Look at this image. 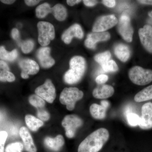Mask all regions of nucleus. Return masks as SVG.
<instances>
[{"instance_id":"0eeeda50","label":"nucleus","mask_w":152,"mask_h":152,"mask_svg":"<svg viewBox=\"0 0 152 152\" xmlns=\"http://www.w3.org/2000/svg\"><path fill=\"white\" fill-rule=\"evenodd\" d=\"M35 92L36 95L49 103H52L56 96V88L50 79H48L43 84L37 87Z\"/></svg>"},{"instance_id":"f3484780","label":"nucleus","mask_w":152,"mask_h":152,"mask_svg":"<svg viewBox=\"0 0 152 152\" xmlns=\"http://www.w3.org/2000/svg\"><path fill=\"white\" fill-rule=\"evenodd\" d=\"M64 139L61 135H58L54 138L47 137L44 140L46 146L54 151H59L64 144Z\"/></svg>"},{"instance_id":"f03ea898","label":"nucleus","mask_w":152,"mask_h":152,"mask_svg":"<svg viewBox=\"0 0 152 152\" xmlns=\"http://www.w3.org/2000/svg\"><path fill=\"white\" fill-rule=\"evenodd\" d=\"M69 65V69L64 75V80L68 84H75L80 81L84 75L86 67V60L83 57L76 56L71 58Z\"/></svg>"},{"instance_id":"58836bf2","label":"nucleus","mask_w":152,"mask_h":152,"mask_svg":"<svg viewBox=\"0 0 152 152\" xmlns=\"http://www.w3.org/2000/svg\"><path fill=\"white\" fill-rule=\"evenodd\" d=\"M25 3L28 6L32 7L38 4L40 2V1L38 0H25Z\"/></svg>"},{"instance_id":"c9c22d12","label":"nucleus","mask_w":152,"mask_h":152,"mask_svg":"<svg viewBox=\"0 0 152 152\" xmlns=\"http://www.w3.org/2000/svg\"><path fill=\"white\" fill-rule=\"evenodd\" d=\"M11 36L15 40H18L20 37V32L17 28H13L11 32Z\"/></svg>"},{"instance_id":"4c0bfd02","label":"nucleus","mask_w":152,"mask_h":152,"mask_svg":"<svg viewBox=\"0 0 152 152\" xmlns=\"http://www.w3.org/2000/svg\"><path fill=\"white\" fill-rule=\"evenodd\" d=\"M10 69L8 65L6 62L0 60V70L10 71Z\"/></svg>"},{"instance_id":"412c9836","label":"nucleus","mask_w":152,"mask_h":152,"mask_svg":"<svg viewBox=\"0 0 152 152\" xmlns=\"http://www.w3.org/2000/svg\"><path fill=\"white\" fill-rule=\"evenodd\" d=\"M25 121L29 129L33 132L37 131L44 125L42 121L31 115H27L26 116Z\"/></svg>"},{"instance_id":"72a5a7b5","label":"nucleus","mask_w":152,"mask_h":152,"mask_svg":"<svg viewBox=\"0 0 152 152\" xmlns=\"http://www.w3.org/2000/svg\"><path fill=\"white\" fill-rule=\"evenodd\" d=\"M8 137L5 131L0 132V152H4V145Z\"/></svg>"},{"instance_id":"4be33fe9","label":"nucleus","mask_w":152,"mask_h":152,"mask_svg":"<svg viewBox=\"0 0 152 152\" xmlns=\"http://www.w3.org/2000/svg\"><path fill=\"white\" fill-rule=\"evenodd\" d=\"M134 100L137 102H141L152 99V85L145 88L135 96Z\"/></svg>"},{"instance_id":"6ab92c4d","label":"nucleus","mask_w":152,"mask_h":152,"mask_svg":"<svg viewBox=\"0 0 152 152\" xmlns=\"http://www.w3.org/2000/svg\"><path fill=\"white\" fill-rule=\"evenodd\" d=\"M107 108L102 105L93 104L90 107V111L92 116L97 120H102L105 118Z\"/></svg>"},{"instance_id":"dca6fc26","label":"nucleus","mask_w":152,"mask_h":152,"mask_svg":"<svg viewBox=\"0 0 152 152\" xmlns=\"http://www.w3.org/2000/svg\"><path fill=\"white\" fill-rule=\"evenodd\" d=\"M20 135L23 140L26 151L28 152H37V148L32 137L28 129L25 127H22L20 129Z\"/></svg>"},{"instance_id":"c85d7f7f","label":"nucleus","mask_w":152,"mask_h":152,"mask_svg":"<svg viewBox=\"0 0 152 152\" xmlns=\"http://www.w3.org/2000/svg\"><path fill=\"white\" fill-rule=\"evenodd\" d=\"M111 56V55L110 52L107 51L96 55L94 57V59L97 62L100 64L102 65L103 64H105L110 61Z\"/></svg>"},{"instance_id":"9b49d317","label":"nucleus","mask_w":152,"mask_h":152,"mask_svg":"<svg viewBox=\"0 0 152 152\" xmlns=\"http://www.w3.org/2000/svg\"><path fill=\"white\" fill-rule=\"evenodd\" d=\"M51 49L49 47H44L37 52V57L41 66L45 69L51 67L55 64V60L50 56Z\"/></svg>"},{"instance_id":"a878e982","label":"nucleus","mask_w":152,"mask_h":152,"mask_svg":"<svg viewBox=\"0 0 152 152\" xmlns=\"http://www.w3.org/2000/svg\"><path fill=\"white\" fill-rule=\"evenodd\" d=\"M29 102L31 105L37 108H43L45 105L44 99L37 95H32L29 98Z\"/></svg>"},{"instance_id":"c756f323","label":"nucleus","mask_w":152,"mask_h":152,"mask_svg":"<svg viewBox=\"0 0 152 152\" xmlns=\"http://www.w3.org/2000/svg\"><path fill=\"white\" fill-rule=\"evenodd\" d=\"M23 145L20 142H16L9 144L6 147L5 152H22Z\"/></svg>"},{"instance_id":"cd10ccee","label":"nucleus","mask_w":152,"mask_h":152,"mask_svg":"<svg viewBox=\"0 0 152 152\" xmlns=\"http://www.w3.org/2000/svg\"><path fill=\"white\" fill-rule=\"evenodd\" d=\"M15 75L10 71L0 70V81L11 83L15 81Z\"/></svg>"},{"instance_id":"2eb2a0df","label":"nucleus","mask_w":152,"mask_h":152,"mask_svg":"<svg viewBox=\"0 0 152 152\" xmlns=\"http://www.w3.org/2000/svg\"><path fill=\"white\" fill-rule=\"evenodd\" d=\"M19 66L21 69L22 72L28 75H35L39 71V66L37 63L30 59L21 60L19 63Z\"/></svg>"},{"instance_id":"39448f33","label":"nucleus","mask_w":152,"mask_h":152,"mask_svg":"<svg viewBox=\"0 0 152 152\" xmlns=\"http://www.w3.org/2000/svg\"><path fill=\"white\" fill-rule=\"evenodd\" d=\"M38 42L41 45L46 47L55 39V30L53 25L48 22H39L37 24Z\"/></svg>"},{"instance_id":"7ed1b4c3","label":"nucleus","mask_w":152,"mask_h":152,"mask_svg":"<svg viewBox=\"0 0 152 152\" xmlns=\"http://www.w3.org/2000/svg\"><path fill=\"white\" fill-rule=\"evenodd\" d=\"M84 96L82 91L75 87L66 88L63 90L60 96V102L66 106V109L73 110L75 108L76 103L81 99Z\"/></svg>"},{"instance_id":"37998d69","label":"nucleus","mask_w":152,"mask_h":152,"mask_svg":"<svg viewBox=\"0 0 152 152\" xmlns=\"http://www.w3.org/2000/svg\"><path fill=\"white\" fill-rule=\"evenodd\" d=\"M1 1L7 4H12L15 2V1L13 0H1Z\"/></svg>"},{"instance_id":"1a4fd4ad","label":"nucleus","mask_w":152,"mask_h":152,"mask_svg":"<svg viewBox=\"0 0 152 152\" xmlns=\"http://www.w3.org/2000/svg\"><path fill=\"white\" fill-rule=\"evenodd\" d=\"M118 23V19L114 15L101 17L95 22L93 26V31L105 32L116 25Z\"/></svg>"},{"instance_id":"f704fd0d","label":"nucleus","mask_w":152,"mask_h":152,"mask_svg":"<svg viewBox=\"0 0 152 152\" xmlns=\"http://www.w3.org/2000/svg\"><path fill=\"white\" fill-rule=\"evenodd\" d=\"M108 78L107 75H101L96 78V81L98 84H103L107 81Z\"/></svg>"},{"instance_id":"aec40b11","label":"nucleus","mask_w":152,"mask_h":152,"mask_svg":"<svg viewBox=\"0 0 152 152\" xmlns=\"http://www.w3.org/2000/svg\"><path fill=\"white\" fill-rule=\"evenodd\" d=\"M115 53L118 58L124 62L127 61L130 56V51L127 46L120 44L115 48Z\"/></svg>"},{"instance_id":"a18cd8bd","label":"nucleus","mask_w":152,"mask_h":152,"mask_svg":"<svg viewBox=\"0 0 152 152\" xmlns=\"http://www.w3.org/2000/svg\"><path fill=\"white\" fill-rule=\"evenodd\" d=\"M150 18L148 19V22L150 24L152 25V10L148 13Z\"/></svg>"},{"instance_id":"473e14b6","label":"nucleus","mask_w":152,"mask_h":152,"mask_svg":"<svg viewBox=\"0 0 152 152\" xmlns=\"http://www.w3.org/2000/svg\"><path fill=\"white\" fill-rule=\"evenodd\" d=\"M37 116L41 121H48L50 118V115L48 112L43 108L38 110Z\"/></svg>"},{"instance_id":"7c9ffc66","label":"nucleus","mask_w":152,"mask_h":152,"mask_svg":"<svg viewBox=\"0 0 152 152\" xmlns=\"http://www.w3.org/2000/svg\"><path fill=\"white\" fill-rule=\"evenodd\" d=\"M126 118L128 124L132 126H136L140 124V117L138 115L132 113L127 114Z\"/></svg>"},{"instance_id":"4468645a","label":"nucleus","mask_w":152,"mask_h":152,"mask_svg":"<svg viewBox=\"0 0 152 152\" xmlns=\"http://www.w3.org/2000/svg\"><path fill=\"white\" fill-rule=\"evenodd\" d=\"M83 36V31L81 27L77 24H75L64 32L61 39L65 43L68 45L70 43L73 38L75 37L82 39Z\"/></svg>"},{"instance_id":"f257e3e1","label":"nucleus","mask_w":152,"mask_h":152,"mask_svg":"<svg viewBox=\"0 0 152 152\" xmlns=\"http://www.w3.org/2000/svg\"><path fill=\"white\" fill-rule=\"evenodd\" d=\"M110 134L107 129L102 128L93 132L80 144L78 152H98L107 142Z\"/></svg>"},{"instance_id":"49530a36","label":"nucleus","mask_w":152,"mask_h":152,"mask_svg":"<svg viewBox=\"0 0 152 152\" xmlns=\"http://www.w3.org/2000/svg\"><path fill=\"white\" fill-rule=\"evenodd\" d=\"M21 76L22 78L24 79H27L29 77V75L23 72H21Z\"/></svg>"},{"instance_id":"20e7f679","label":"nucleus","mask_w":152,"mask_h":152,"mask_svg":"<svg viewBox=\"0 0 152 152\" xmlns=\"http://www.w3.org/2000/svg\"><path fill=\"white\" fill-rule=\"evenodd\" d=\"M129 77L135 84L145 86L152 81V70L139 66L133 67L129 72Z\"/></svg>"},{"instance_id":"423d86ee","label":"nucleus","mask_w":152,"mask_h":152,"mask_svg":"<svg viewBox=\"0 0 152 152\" xmlns=\"http://www.w3.org/2000/svg\"><path fill=\"white\" fill-rule=\"evenodd\" d=\"M83 124V120L75 115L66 116L62 122V125L66 131V135L69 138H72L75 135L77 129Z\"/></svg>"},{"instance_id":"bb28decb","label":"nucleus","mask_w":152,"mask_h":152,"mask_svg":"<svg viewBox=\"0 0 152 152\" xmlns=\"http://www.w3.org/2000/svg\"><path fill=\"white\" fill-rule=\"evenodd\" d=\"M101 66L103 70L106 72H114L118 70L116 63L113 60H110Z\"/></svg>"},{"instance_id":"2f4dec72","label":"nucleus","mask_w":152,"mask_h":152,"mask_svg":"<svg viewBox=\"0 0 152 152\" xmlns=\"http://www.w3.org/2000/svg\"><path fill=\"white\" fill-rule=\"evenodd\" d=\"M34 46V43L32 40L28 39L24 41L21 45L22 51L25 54H28L31 52Z\"/></svg>"},{"instance_id":"6e6552de","label":"nucleus","mask_w":152,"mask_h":152,"mask_svg":"<svg viewBox=\"0 0 152 152\" xmlns=\"http://www.w3.org/2000/svg\"><path fill=\"white\" fill-rule=\"evenodd\" d=\"M118 31L125 41L131 42L132 41L134 31L131 24L130 19L126 15L120 18L118 26Z\"/></svg>"},{"instance_id":"9d476101","label":"nucleus","mask_w":152,"mask_h":152,"mask_svg":"<svg viewBox=\"0 0 152 152\" xmlns=\"http://www.w3.org/2000/svg\"><path fill=\"white\" fill-rule=\"evenodd\" d=\"M139 126L144 130L152 128V103H147L142 107L141 117Z\"/></svg>"},{"instance_id":"5701e85b","label":"nucleus","mask_w":152,"mask_h":152,"mask_svg":"<svg viewBox=\"0 0 152 152\" xmlns=\"http://www.w3.org/2000/svg\"><path fill=\"white\" fill-rule=\"evenodd\" d=\"M18 56V53L16 49L9 52L3 46H0V59L2 61L13 62L16 60Z\"/></svg>"},{"instance_id":"79ce46f5","label":"nucleus","mask_w":152,"mask_h":152,"mask_svg":"<svg viewBox=\"0 0 152 152\" xmlns=\"http://www.w3.org/2000/svg\"><path fill=\"white\" fill-rule=\"evenodd\" d=\"M138 1L141 4L152 5V0H142V1Z\"/></svg>"},{"instance_id":"f8f14e48","label":"nucleus","mask_w":152,"mask_h":152,"mask_svg":"<svg viewBox=\"0 0 152 152\" xmlns=\"http://www.w3.org/2000/svg\"><path fill=\"white\" fill-rule=\"evenodd\" d=\"M139 35L141 43L145 49L152 53V27L145 25L139 30Z\"/></svg>"},{"instance_id":"393cba45","label":"nucleus","mask_w":152,"mask_h":152,"mask_svg":"<svg viewBox=\"0 0 152 152\" xmlns=\"http://www.w3.org/2000/svg\"><path fill=\"white\" fill-rule=\"evenodd\" d=\"M50 13H53V7H51L48 3H43L36 8V16L39 18H44Z\"/></svg>"},{"instance_id":"a19ab883","label":"nucleus","mask_w":152,"mask_h":152,"mask_svg":"<svg viewBox=\"0 0 152 152\" xmlns=\"http://www.w3.org/2000/svg\"><path fill=\"white\" fill-rule=\"evenodd\" d=\"M81 2L80 0H68L66 1L67 4L68 5L73 6L76 4H78Z\"/></svg>"},{"instance_id":"a211bd4d","label":"nucleus","mask_w":152,"mask_h":152,"mask_svg":"<svg viewBox=\"0 0 152 152\" xmlns=\"http://www.w3.org/2000/svg\"><path fill=\"white\" fill-rule=\"evenodd\" d=\"M115 90L112 86L104 85L99 86L94 89L93 95L98 99H107L113 95Z\"/></svg>"},{"instance_id":"ea45409f","label":"nucleus","mask_w":152,"mask_h":152,"mask_svg":"<svg viewBox=\"0 0 152 152\" xmlns=\"http://www.w3.org/2000/svg\"><path fill=\"white\" fill-rule=\"evenodd\" d=\"M85 5L87 7H93L97 4L98 1H90V0H84L83 1Z\"/></svg>"},{"instance_id":"ddd939ff","label":"nucleus","mask_w":152,"mask_h":152,"mask_svg":"<svg viewBox=\"0 0 152 152\" xmlns=\"http://www.w3.org/2000/svg\"><path fill=\"white\" fill-rule=\"evenodd\" d=\"M110 38V35L108 32L91 33L87 36V38L85 42V45L88 48L95 49L97 42L108 40Z\"/></svg>"},{"instance_id":"c03bdc74","label":"nucleus","mask_w":152,"mask_h":152,"mask_svg":"<svg viewBox=\"0 0 152 152\" xmlns=\"http://www.w3.org/2000/svg\"><path fill=\"white\" fill-rule=\"evenodd\" d=\"M101 105L107 108H108L109 106H110V103H109L108 101L103 100L101 102Z\"/></svg>"},{"instance_id":"b1692460","label":"nucleus","mask_w":152,"mask_h":152,"mask_svg":"<svg viewBox=\"0 0 152 152\" xmlns=\"http://www.w3.org/2000/svg\"><path fill=\"white\" fill-rule=\"evenodd\" d=\"M52 14L55 18L60 21L64 20L67 16L66 9L61 4H57L53 7Z\"/></svg>"},{"instance_id":"e433bc0d","label":"nucleus","mask_w":152,"mask_h":152,"mask_svg":"<svg viewBox=\"0 0 152 152\" xmlns=\"http://www.w3.org/2000/svg\"><path fill=\"white\" fill-rule=\"evenodd\" d=\"M102 2L104 5L110 8L113 7L116 3L115 1L113 0H104Z\"/></svg>"}]
</instances>
